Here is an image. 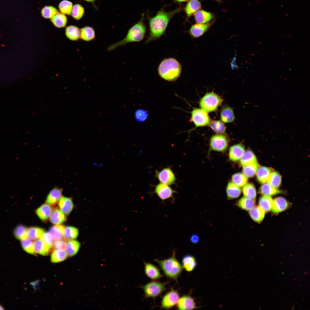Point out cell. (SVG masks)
<instances>
[{
	"instance_id": "obj_1",
	"label": "cell",
	"mask_w": 310,
	"mask_h": 310,
	"mask_svg": "<svg viewBox=\"0 0 310 310\" xmlns=\"http://www.w3.org/2000/svg\"><path fill=\"white\" fill-rule=\"evenodd\" d=\"M180 7L171 11L163 9L159 11L154 17L149 19L150 32L145 43L159 39L164 33L170 19L181 11Z\"/></svg>"
},
{
	"instance_id": "obj_2",
	"label": "cell",
	"mask_w": 310,
	"mask_h": 310,
	"mask_svg": "<svg viewBox=\"0 0 310 310\" xmlns=\"http://www.w3.org/2000/svg\"><path fill=\"white\" fill-rule=\"evenodd\" d=\"M144 16L143 13L140 20L129 29L125 38L111 45L107 48V50L111 51L128 43L142 41L144 37L146 31V26L144 22Z\"/></svg>"
},
{
	"instance_id": "obj_3",
	"label": "cell",
	"mask_w": 310,
	"mask_h": 310,
	"mask_svg": "<svg viewBox=\"0 0 310 310\" xmlns=\"http://www.w3.org/2000/svg\"><path fill=\"white\" fill-rule=\"evenodd\" d=\"M181 64L176 59L168 58L163 59L158 69L159 75L164 80L171 82L176 80L181 72Z\"/></svg>"
},
{
	"instance_id": "obj_4",
	"label": "cell",
	"mask_w": 310,
	"mask_h": 310,
	"mask_svg": "<svg viewBox=\"0 0 310 310\" xmlns=\"http://www.w3.org/2000/svg\"><path fill=\"white\" fill-rule=\"evenodd\" d=\"M175 255L174 253L173 255L169 258L161 260L156 259L155 261L158 264L166 276L176 280L183 268Z\"/></svg>"
},
{
	"instance_id": "obj_5",
	"label": "cell",
	"mask_w": 310,
	"mask_h": 310,
	"mask_svg": "<svg viewBox=\"0 0 310 310\" xmlns=\"http://www.w3.org/2000/svg\"><path fill=\"white\" fill-rule=\"evenodd\" d=\"M219 96L213 92H208L200 99L199 104L201 108L207 113L216 111L223 102Z\"/></svg>"
},
{
	"instance_id": "obj_6",
	"label": "cell",
	"mask_w": 310,
	"mask_h": 310,
	"mask_svg": "<svg viewBox=\"0 0 310 310\" xmlns=\"http://www.w3.org/2000/svg\"><path fill=\"white\" fill-rule=\"evenodd\" d=\"M166 284L152 281L142 286L145 296L148 298H155L161 295L165 290Z\"/></svg>"
},
{
	"instance_id": "obj_7",
	"label": "cell",
	"mask_w": 310,
	"mask_h": 310,
	"mask_svg": "<svg viewBox=\"0 0 310 310\" xmlns=\"http://www.w3.org/2000/svg\"><path fill=\"white\" fill-rule=\"evenodd\" d=\"M190 122H192L196 127H204L209 125L211 122L208 114L201 108H193L191 112Z\"/></svg>"
},
{
	"instance_id": "obj_8",
	"label": "cell",
	"mask_w": 310,
	"mask_h": 310,
	"mask_svg": "<svg viewBox=\"0 0 310 310\" xmlns=\"http://www.w3.org/2000/svg\"><path fill=\"white\" fill-rule=\"evenodd\" d=\"M180 298L179 294L177 290L171 289L163 297L161 308L166 309H171L177 305Z\"/></svg>"
},
{
	"instance_id": "obj_9",
	"label": "cell",
	"mask_w": 310,
	"mask_h": 310,
	"mask_svg": "<svg viewBox=\"0 0 310 310\" xmlns=\"http://www.w3.org/2000/svg\"><path fill=\"white\" fill-rule=\"evenodd\" d=\"M228 141L226 136L220 134L212 136L210 141L211 149L218 152H223L226 150L228 147Z\"/></svg>"
},
{
	"instance_id": "obj_10",
	"label": "cell",
	"mask_w": 310,
	"mask_h": 310,
	"mask_svg": "<svg viewBox=\"0 0 310 310\" xmlns=\"http://www.w3.org/2000/svg\"><path fill=\"white\" fill-rule=\"evenodd\" d=\"M156 176L161 183L168 185L174 184L176 181L175 175L170 167L163 168L160 171H156Z\"/></svg>"
},
{
	"instance_id": "obj_11",
	"label": "cell",
	"mask_w": 310,
	"mask_h": 310,
	"mask_svg": "<svg viewBox=\"0 0 310 310\" xmlns=\"http://www.w3.org/2000/svg\"><path fill=\"white\" fill-rule=\"evenodd\" d=\"M154 193L162 201L173 198L175 193H177L168 185L160 183L155 187Z\"/></svg>"
},
{
	"instance_id": "obj_12",
	"label": "cell",
	"mask_w": 310,
	"mask_h": 310,
	"mask_svg": "<svg viewBox=\"0 0 310 310\" xmlns=\"http://www.w3.org/2000/svg\"><path fill=\"white\" fill-rule=\"evenodd\" d=\"M177 307L178 310H192L197 308L194 299L189 295H184L180 298Z\"/></svg>"
},
{
	"instance_id": "obj_13",
	"label": "cell",
	"mask_w": 310,
	"mask_h": 310,
	"mask_svg": "<svg viewBox=\"0 0 310 310\" xmlns=\"http://www.w3.org/2000/svg\"><path fill=\"white\" fill-rule=\"evenodd\" d=\"M291 204L284 198L278 197L273 200L272 208V212L273 214H276L282 212L289 208Z\"/></svg>"
},
{
	"instance_id": "obj_14",
	"label": "cell",
	"mask_w": 310,
	"mask_h": 310,
	"mask_svg": "<svg viewBox=\"0 0 310 310\" xmlns=\"http://www.w3.org/2000/svg\"><path fill=\"white\" fill-rule=\"evenodd\" d=\"M210 24H196L192 25L189 31V33L193 38H198L206 32L210 27Z\"/></svg>"
},
{
	"instance_id": "obj_15",
	"label": "cell",
	"mask_w": 310,
	"mask_h": 310,
	"mask_svg": "<svg viewBox=\"0 0 310 310\" xmlns=\"http://www.w3.org/2000/svg\"><path fill=\"white\" fill-rule=\"evenodd\" d=\"M245 152V147L242 144H239L234 145L229 149V159L232 161H237L240 159Z\"/></svg>"
},
{
	"instance_id": "obj_16",
	"label": "cell",
	"mask_w": 310,
	"mask_h": 310,
	"mask_svg": "<svg viewBox=\"0 0 310 310\" xmlns=\"http://www.w3.org/2000/svg\"><path fill=\"white\" fill-rule=\"evenodd\" d=\"M144 263L145 273L148 277L152 280H156L162 277L159 270L156 266L150 263Z\"/></svg>"
},
{
	"instance_id": "obj_17",
	"label": "cell",
	"mask_w": 310,
	"mask_h": 310,
	"mask_svg": "<svg viewBox=\"0 0 310 310\" xmlns=\"http://www.w3.org/2000/svg\"><path fill=\"white\" fill-rule=\"evenodd\" d=\"M182 266L186 271L191 272L196 267L197 263L195 258L193 255L187 254L183 256L182 259Z\"/></svg>"
},
{
	"instance_id": "obj_18",
	"label": "cell",
	"mask_w": 310,
	"mask_h": 310,
	"mask_svg": "<svg viewBox=\"0 0 310 310\" xmlns=\"http://www.w3.org/2000/svg\"><path fill=\"white\" fill-rule=\"evenodd\" d=\"M35 253L43 255H48L51 248L44 241L41 239L36 240L34 242Z\"/></svg>"
},
{
	"instance_id": "obj_19",
	"label": "cell",
	"mask_w": 310,
	"mask_h": 310,
	"mask_svg": "<svg viewBox=\"0 0 310 310\" xmlns=\"http://www.w3.org/2000/svg\"><path fill=\"white\" fill-rule=\"evenodd\" d=\"M196 22L198 24H204L211 21L213 18L210 13L204 10H199L194 14Z\"/></svg>"
},
{
	"instance_id": "obj_20",
	"label": "cell",
	"mask_w": 310,
	"mask_h": 310,
	"mask_svg": "<svg viewBox=\"0 0 310 310\" xmlns=\"http://www.w3.org/2000/svg\"><path fill=\"white\" fill-rule=\"evenodd\" d=\"M220 119L224 123H229L233 121L235 115L232 109L227 106H222L220 111Z\"/></svg>"
},
{
	"instance_id": "obj_21",
	"label": "cell",
	"mask_w": 310,
	"mask_h": 310,
	"mask_svg": "<svg viewBox=\"0 0 310 310\" xmlns=\"http://www.w3.org/2000/svg\"><path fill=\"white\" fill-rule=\"evenodd\" d=\"M62 193L61 189L54 188L49 193L46 199V203L50 205L55 204L61 197Z\"/></svg>"
},
{
	"instance_id": "obj_22",
	"label": "cell",
	"mask_w": 310,
	"mask_h": 310,
	"mask_svg": "<svg viewBox=\"0 0 310 310\" xmlns=\"http://www.w3.org/2000/svg\"><path fill=\"white\" fill-rule=\"evenodd\" d=\"M201 7L200 2L198 0H190L184 8V11L187 17L194 14Z\"/></svg>"
},
{
	"instance_id": "obj_23",
	"label": "cell",
	"mask_w": 310,
	"mask_h": 310,
	"mask_svg": "<svg viewBox=\"0 0 310 310\" xmlns=\"http://www.w3.org/2000/svg\"><path fill=\"white\" fill-rule=\"evenodd\" d=\"M53 211V208L49 204H44L41 206L36 210L37 216L42 220H46L50 216Z\"/></svg>"
},
{
	"instance_id": "obj_24",
	"label": "cell",
	"mask_w": 310,
	"mask_h": 310,
	"mask_svg": "<svg viewBox=\"0 0 310 310\" xmlns=\"http://www.w3.org/2000/svg\"><path fill=\"white\" fill-rule=\"evenodd\" d=\"M272 170V168H270L264 166H259L256 173L257 180L262 184L266 183Z\"/></svg>"
},
{
	"instance_id": "obj_25",
	"label": "cell",
	"mask_w": 310,
	"mask_h": 310,
	"mask_svg": "<svg viewBox=\"0 0 310 310\" xmlns=\"http://www.w3.org/2000/svg\"><path fill=\"white\" fill-rule=\"evenodd\" d=\"M59 205L61 210L65 214H68L73 208V204L70 198L61 197L59 201Z\"/></svg>"
},
{
	"instance_id": "obj_26",
	"label": "cell",
	"mask_w": 310,
	"mask_h": 310,
	"mask_svg": "<svg viewBox=\"0 0 310 310\" xmlns=\"http://www.w3.org/2000/svg\"><path fill=\"white\" fill-rule=\"evenodd\" d=\"M255 199L244 196L240 198L236 203V205L240 208L247 211L251 210L255 205Z\"/></svg>"
},
{
	"instance_id": "obj_27",
	"label": "cell",
	"mask_w": 310,
	"mask_h": 310,
	"mask_svg": "<svg viewBox=\"0 0 310 310\" xmlns=\"http://www.w3.org/2000/svg\"><path fill=\"white\" fill-rule=\"evenodd\" d=\"M241 190L239 187L232 182H229L226 189V192L228 199H230L238 197L241 195Z\"/></svg>"
},
{
	"instance_id": "obj_28",
	"label": "cell",
	"mask_w": 310,
	"mask_h": 310,
	"mask_svg": "<svg viewBox=\"0 0 310 310\" xmlns=\"http://www.w3.org/2000/svg\"><path fill=\"white\" fill-rule=\"evenodd\" d=\"M273 199L271 196L263 195L259 198V206L265 213L270 211L272 209Z\"/></svg>"
},
{
	"instance_id": "obj_29",
	"label": "cell",
	"mask_w": 310,
	"mask_h": 310,
	"mask_svg": "<svg viewBox=\"0 0 310 310\" xmlns=\"http://www.w3.org/2000/svg\"><path fill=\"white\" fill-rule=\"evenodd\" d=\"M80 247V244L78 241L70 240L66 242L65 249L68 255L71 257L77 253Z\"/></svg>"
},
{
	"instance_id": "obj_30",
	"label": "cell",
	"mask_w": 310,
	"mask_h": 310,
	"mask_svg": "<svg viewBox=\"0 0 310 310\" xmlns=\"http://www.w3.org/2000/svg\"><path fill=\"white\" fill-rule=\"evenodd\" d=\"M258 193L263 195L273 196L282 193L281 191L272 187L268 183H265L260 187Z\"/></svg>"
},
{
	"instance_id": "obj_31",
	"label": "cell",
	"mask_w": 310,
	"mask_h": 310,
	"mask_svg": "<svg viewBox=\"0 0 310 310\" xmlns=\"http://www.w3.org/2000/svg\"><path fill=\"white\" fill-rule=\"evenodd\" d=\"M265 212L259 206H254L249 212L251 218L255 222L260 223L263 220Z\"/></svg>"
},
{
	"instance_id": "obj_32",
	"label": "cell",
	"mask_w": 310,
	"mask_h": 310,
	"mask_svg": "<svg viewBox=\"0 0 310 310\" xmlns=\"http://www.w3.org/2000/svg\"><path fill=\"white\" fill-rule=\"evenodd\" d=\"M51 20L53 24L58 28L65 27L67 22L66 16L62 13L58 12L53 16Z\"/></svg>"
},
{
	"instance_id": "obj_33",
	"label": "cell",
	"mask_w": 310,
	"mask_h": 310,
	"mask_svg": "<svg viewBox=\"0 0 310 310\" xmlns=\"http://www.w3.org/2000/svg\"><path fill=\"white\" fill-rule=\"evenodd\" d=\"M267 183L275 188L278 189L281 184L282 177L280 173L276 171L271 173L267 180Z\"/></svg>"
},
{
	"instance_id": "obj_34",
	"label": "cell",
	"mask_w": 310,
	"mask_h": 310,
	"mask_svg": "<svg viewBox=\"0 0 310 310\" xmlns=\"http://www.w3.org/2000/svg\"><path fill=\"white\" fill-rule=\"evenodd\" d=\"M68 256L64 249H55L51 254V261L54 263L61 262L66 259Z\"/></svg>"
},
{
	"instance_id": "obj_35",
	"label": "cell",
	"mask_w": 310,
	"mask_h": 310,
	"mask_svg": "<svg viewBox=\"0 0 310 310\" xmlns=\"http://www.w3.org/2000/svg\"><path fill=\"white\" fill-rule=\"evenodd\" d=\"M259 166L257 161L243 166V173L247 178L253 177L256 174Z\"/></svg>"
},
{
	"instance_id": "obj_36",
	"label": "cell",
	"mask_w": 310,
	"mask_h": 310,
	"mask_svg": "<svg viewBox=\"0 0 310 310\" xmlns=\"http://www.w3.org/2000/svg\"><path fill=\"white\" fill-rule=\"evenodd\" d=\"M257 161L253 152L250 150H247L243 154L240 159V163L244 166Z\"/></svg>"
},
{
	"instance_id": "obj_37",
	"label": "cell",
	"mask_w": 310,
	"mask_h": 310,
	"mask_svg": "<svg viewBox=\"0 0 310 310\" xmlns=\"http://www.w3.org/2000/svg\"><path fill=\"white\" fill-rule=\"evenodd\" d=\"M65 227L61 225L53 226L50 228L49 232L53 240H57L62 239L63 237V233Z\"/></svg>"
},
{
	"instance_id": "obj_38",
	"label": "cell",
	"mask_w": 310,
	"mask_h": 310,
	"mask_svg": "<svg viewBox=\"0 0 310 310\" xmlns=\"http://www.w3.org/2000/svg\"><path fill=\"white\" fill-rule=\"evenodd\" d=\"M65 33L67 37L70 40H76L80 37V31L77 26H70L65 29Z\"/></svg>"
},
{
	"instance_id": "obj_39",
	"label": "cell",
	"mask_w": 310,
	"mask_h": 310,
	"mask_svg": "<svg viewBox=\"0 0 310 310\" xmlns=\"http://www.w3.org/2000/svg\"><path fill=\"white\" fill-rule=\"evenodd\" d=\"M80 31V37L84 41H89L93 40L95 37V32L92 27L85 26L82 28Z\"/></svg>"
},
{
	"instance_id": "obj_40",
	"label": "cell",
	"mask_w": 310,
	"mask_h": 310,
	"mask_svg": "<svg viewBox=\"0 0 310 310\" xmlns=\"http://www.w3.org/2000/svg\"><path fill=\"white\" fill-rule=\"evenodd\" d=\"M65 216L63 213L58 209L54 210L50 217V220L53 224H59L65 220Z\"/></svg>"
},
{
	"instance_id": "obj_41",
	"label": "cell",
	"mask_w": 310,
	"mask_h": 310,
	"mask_svg": "<svg viewBox=\"0 0 310 310\" xmlns=\"http://www.w3.org/2000/svg\"><path fill=\"white\" fill-rule=\"evenodd\" d=\"M44 232L42 228L37 227H31L28 229V238L31 240L40 239Z\"/></svg>"
},
{
	"instance_id": "obj_42",
	"label": "cell",
	"mask_w": 310,
	"mask_h": 310,
	"mask_svg": "<svg viewBox=\"0 0 310 310\" xmlns=\"http://www.w3.org/2000/svg\"><path fill=\"white\" fill-rule=\"evenodd\" d=\"M232 182L237 186L241 187L247 183V178L243 173H237L232 175Z\"/></svg>"
},
{
	"instance_id": "obj_43",
	"label": "cell",
	"mask_w": 310,
	"mask_h": 310,
	"mask_svg": "<svg viewBox=\"0 0 310 310\" xmlns=\"http://www.w3.org/2000/svg\"><path fill=\"white\" fill-rule=\"evenodd\" d=\"M242 191L244 196L253 199H255L256 198V190L253 184H246L243 186Z\"/></svg>"
},
{
	"instance_id": "obj_44",
	"label": "cell",
	"mask_w": 310,
	"mask_h": 310,
	"mask_svg": "<svg viewBox=\"0 0 310 310\" xmlns=\"http://www.w3.org/2000/svg\"><path fill=\"white\" fill-rule=\"evenodd\" d=\"M209 125L214 132L218 134L224 133L226 129V127L224 123L221 121H211Z\"/></svg>"
},
{
	"instance_id": "obj_45",
	"label": "cell",
	"mask_w": 310,
	"mask_h": 310,
	"mask_svg": "<svg viewBox=\"0 0 310 310\" xmlns=\"http://www.w3.org/2000/svg\"><path fill=\"white\" fill-rule=\"evenodd\" d=\"M78 234L77 229L72 226H68L64 228L63 237L65 239L70 240L76 238Z\"/></svg>"
},
{
	"instance_id": "obj_46",
	"label": "cell",
	"mask_w": 310,
	"mask_h": 310,
	"mask_svg": "<svg viewBox=\"0 0 310 310\" xmlns=\"http://www.w3.org/2000/svg\"><path fill=\"white\" fill-rule=\"evenodd\" d=\"M84 13V9L81 5L77 4H75L72 9L71 15L75 19L78 20L83 16Z\"/></svg>"
},
{
	"instance_id": "obj_47",
	"label": "cell",
	"mask_w": 310,
	"mask_h": 310,
	"mask_svg": "<svg viewBox=\"0 0 310 310\" xmlns=\"http://www.w3.org/2000/svg\"><path fill=\"white\" fill-rule=\"evenodd\" d=\"M59 12L56 8L51 6H46L43 7L41 11L42 16L46 19L51 18Z\"/></svg>"
},
{
	"instance_id": "obj_48",
	"label": "cell",
	"mask_w": 310,
	"mask_h": 310,
	"mask_svg": "<svg viewBox=\"0 0 310 310\" xmlns=\"http://www.w3.org/2000/svg\"><path fill=\"white\" fill-rule=\"evenodd\" d=\"M14 234L16 237L22 240L28 238V229L24 226H18L15 228Z\"/></svg>"
},
{
	"instance_id": "obj_49",
	"label": "cell",
	"mask_w": 310,
	"mask_h": 310,
	"mask_svg": "<svg viewBox=\"0 0 310 310\" xmlns=\"http://www.w3.org/2000/svg\"><path fill=\"white\" fill-rule=\"evenodd\" d=\"M73 8V4L67 0H63L59 5L60 11L62 13L69 15L71 14Z\"/></svg>"
},
{
	"instance_id": "obj_50",
	"label": "cell",
	"mask_w": 310,
	"mask_h": 310,
	"mask_svg": "<svg viewBox=\"0 0 310 310\" xmlns=\"http://www.w3.org/2000/svg\"><path fill=\"white\" fill-rule=\"evenodd\" d=\"M21 245L23 249L27 253L34 254V243L29 239H26L22 240Z\"/></svg>"
},
{
	"instance_id": "obj_51",
	"label": "cell",
	"mask_w": 310,
	"mask_h": 310,
	"mask_svg": "<svg viewBox=\"0 0 310 310\" xmlns=\"http://www.w3.org/2000/svg\"><path fill=\"white\" fill-rule=\"evenodd\" d=\"M148 115L147 112L142 109H137L135 111L134 113L136 120L139 122H142L146 121L148 118Z\"/></svg>"
},
{
	"instance_id": "obj_52",
	"label": "cell",
	"mask_w": 310,
	"mask_h": 310,
	"mask_svg": "<svg viewBox=\"0 0 310 310\" xmlns=\"http://www.w3.org/2000/svg\"><path fill=\"white\" fill-rule=\"evenodd\" d=\"M40 239L47 243L51 248L53 247V239L49 232H44Z\"/></svg>"
},
{
	"instance_id": "obj_53",
	"label": "cell",
	"mask_w": 310,
	"mask_h": 310,
	"mask_svg": "<svg viewBox=\"0 0 310 310\" xmlns=\"http://www.w3.org/2000/svg\"><path fill=\"white\" fill-rule=\"evenodd\" d=\"M66 242L62 239L56 240L54 242L53 247L55 249H65Z\"/></svg>"
},
{
	"instance_id": "obj_54",
	"label": "cell",
	"mask_w": 310,
	"mask_h": 310,
	"mask_svg": "<svg viewBox=\"0 0 310 310\" xmlns=\"http://www.w3.org/2000/svg\"><path fill=\"white\" fill-rule=\"evenodd\" d=\"M190 239L192 243L197 244L199 241V238L197 235L193 234L191 236Z\"/></svg>"
},
{
	"instance_id": "obj_55",
	"label": "cell",
	"mask_w": 310,
	"mask_h": 310,
	"mask_svg": "<svg viewBox=\"0 0 310 310\" xmlns=\"http://www.w3.org/2000/svg\"><path fill=\"white\" fill-rule=\"evenodd\" d=\"M92 165L93 166H95L101 167L103 166V163L102 162L98 163L96 162H94L93 163Z\"/></svg>"
},
{
	"instance_id": "obj_56",
	"label": "cell",
	"mask_w": 310,
	"mask_h": 310,
	"mask_svg": "<svg viewBox=\"0 0 310 310\" xmlns=\"http://www.w3.org/2000/svg\"><path fill=\"white\" fill-rule=\"evenodd\" d=\"M173 0L175 2H176L178 3H182V2H183L187 1H189V0Z\"/></svg>"
},
{
	"instance_id": "obj_57",
	"label": "cell",
	"mask_w": 310,
	"mask_h": 310,
	"mask_svg": "<svg viewBox=\"0 0 310 310\" xmlns=\"http://www.w3.org/2000/svg\"><path fill=\"white\" fill-rule=\"evenodd\" d=\"M83 0L86 1H88V2L91 3L93 4H94V3L95 1H96V0Z\"/></svg>"
},
{
	"instance_id": "obj_58",
	"label": "cell",
	"mask_w": 310,
	"mask_h": 310,
	"mask_svg": "<svg viewBox=\"0 0 310 310\" xmlns=\"http://www.w3.org/2000/svg\"><path fill=\"white\" fill-rule=\"evenodd\" d=\"M4 309L3 307L0 305V310H4Z\"/></svg>"
},
{
	"instance_id": "obj_59",
	"label": "cell",
	"mask_w": 310,
	"mask_h": 310,
	"mask_svg": "<svg viewBox=\"0 0 310 310\" xmlns=\"http://www.w3.org/2000/svg\"><path fill=\"white\" fill-rule=\"evenodd\" d=\"M216 0V1H220V0Z\"/></svg>"
}]
</instances>
